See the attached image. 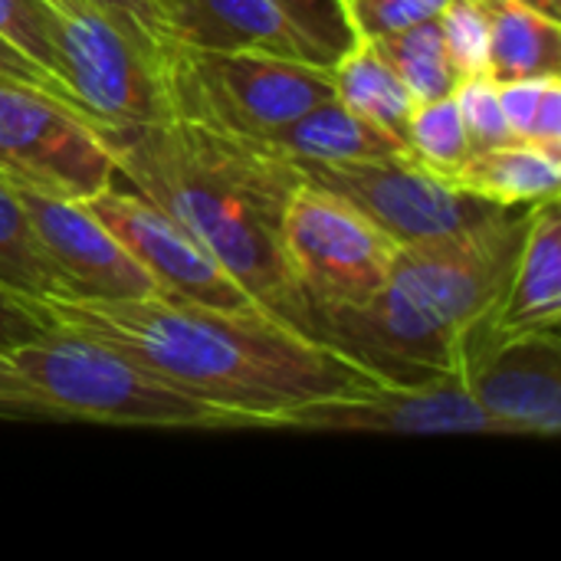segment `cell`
<instances>
[{"instance_id": "5", "label": "cell", "mask_w": 561, "mask_h": 561, "mask_svg": "<svg viewBox=\"0 0 561 561\" xmlns=\"http://www.w3.org/2000/svg\"><path fill=\"white\" fill-rule=\"evenodd\" d=\"M164 89L171 115L256 138L335 99L332 69L325 66L184 43H174L164 59Z\"/></svg>"}, {"instance_id": "4", "label": "cell", "mask_w": 561, "mask_h": 561, "mask_svg": "<svg viewBox=\"0 0 561 561\" xmlns=\"http://www.w3.org/2000/svg\"><path fill=\"white\" fill-rule=\"evenodd\" d=\"M46 401L53 421H92L125 427H247L237 414L210 408L122 352L69 329H53L3 355Z\"/></svg>"}, {"instance_id": "3", "label": "cell", "mask_w": 561, "mask_h": 561, "mask_svg": "<svg viewBox=\"0 0 561 561\" xmlns=\"http://www.w3.org/2000/svg\"><path fill=\"white\" fill-rule=\"evenodd\" d=\"M529 217L533 207H513L467 233L401 247L368 302L312 312L306 332L381 385L457 371L460 335L500 306Z\"/></svg>"}, {"instance_id": "1", "label": "cell", "mask_w": 561, "mask_h": 561, "mask_svg": "<svg viewBox=\"0 0 561 561\" xmlns=\"http://www.w3.org/2000/svg\"><path fill=\"white\" fill-rule=\"evenodd\" d=\"M56 329L95 339L178 391L237 414L247 427L375 378L355 362L266 309H220L171 296L39 299Z\"/></svg>"}, {"instance_id": "14", "label": "cell", "mask_w": 561, "mask_h": 561, "mask_svg": "<svg viewBox=\"0 0 561 561\" xmlns=\"http://www.w3.org/2000/svg\"><path fill=\"white\" fill-rule=\"evenodd\" d=\"M496 335L559 332L561 325V214L559 197L533 204V217L500 306L490 316Z\"/></svg>"}, {"instance_id": "19", "label": "cell", "mask_w": 561, "mask_h": 561, "mask_svg": "<svg viewBox=\"0 0 561 561\" xmlns=\"http://www.w3.org/2000/svg\"><path fill=\"white\" fill-rule=\"evenodd\" d=\"M490 20V76L496 82L526 76H559V20L523 0H480Z\"/></svg>"}, {"instance_id": "35", "label": "cell", "mask_w": 561, "mask_h": 561, "mask_svg": "<svg viewBox=\"0 0 561 561\" xmlns=\"http://www.w3.org/2000/svg\"><path fill=\"white\" fill-rule=\"evenodd\" d=\"M523 3L533 7V10H539V13H546V16H552V20L561 16V0H523Z\"/></svg>"}, {"instance_id": "2", "label": "cell", "mask_w": 561, "mask_h": 561, "mask_svg": "<svg viewBox=\"0 0 561 561\" xmlns=\"http://www.w3.org/2000/svg\"><path fill=\"white\" fill-rule=\"evenodd\" d=\"M135 194L181 224L266 312L306 332V302L279 247V220L306 181L266 138L168 115L99 128ZM309 335V332H306Z\"/></svg>"}, {"instance_id": "17", "label": "cell", "mask_w": 561, "mask_h": 561, "mask_svg": "<svg viewBox=\"0 0 561 561\" xmlns=\"http://www.w3.org/2000/svg\"><path fill=\"white\" fill-rule=\"evenodd\" d=\"M447 178L500 207H533L559 197L561 151L513 138L496 148L470 151L467 161Z\"/></svg>"}, {"instance_id": "18", "label": "cell", "mask_w": 561, "mask_h": 561, "mask_svg": "<svg viewBox=\"0 0 561 561\" xmlns=\"http://www.w3.org/2000/svg\"><path fill=\"white\" fill-rule=\"evenodd\" d=\"M335 99L348 105L355 115L368 118L391 138H398L408 148V125L414 112V95L381 53L375 39L358 36L332 66Z\"/></svg>"}, {"instance_id": "7", "label": "cell", "mask_w": 561, "mask_h": 561, "mask_svg": "<svg viewBox=\"0 0 561 561\" xmlns=\"http://www.w3.org/2000/svg\"><path fill=\"white\" fill-rule=\"evenodd\" d=\"M46 13L59 76L99 128L171 115L161 69L95 0H36Z\"/></svg>"}, {"instance_id": "15", "label": "cell", "mask_w": 561, "mask_h": 561, "mask_svg": "<svg viewBox=\"0 0 561 561\" xmlns=\"http://www.w3.org/2000/svg\"><path fill=\"white\" fill-rule=\"evenodd\" d=\"M174 39L201 49H253L325 66L276 0H201Z\"/></svg>"}, {"instance_id": "28", "label": "cell", "mask_w": 561, "mask_h": 561, "mask_svg": "<svg viewBox=\"0 0 561 561\" xmlns=\"http://www.w3.org/2000/svg\"><path fill=\"white\" fill-rule=\"evenodd\" d=\"M0 36H7L33 62H39L56 79H62L59 59L53 49V36H49V23H46V13L36 0H0Z\"/></svg>"}, {"instance_id": "12", "label": "cell", "mask_w": 561, "mask_h": 561, "mask_svg": "<svg viewBox=\"0 0 561 561\" xmlns=\"http://www.w3.org/2000/svg\"><path fill=\"white\" fill-rule=\"evenodd\" d=\"M82 204L158 279L164 296L220 309H263L181 224L141 194L112 184Z\"/></svg>"}, {"instance_id": "9", "label": "cell", "mask_w": 561, "mask_h": 561, "mask_svg": "<svg viewBox=\"0 0 561 561\" xmlns=\"http://www.w3.org/2000/svg\"><path fill=\"white\" fill-rule=\"evenodd\" d=\"M0 178L89 201L112 187L115 158L92 118L46 92L0 82Z\"/></svg>"}, {"instance_id": "8", "label": "cell", "mask_w": 561, "mask_h": 561, "mask_svg": "<svg viewBox=\"0 0 561 561\" xmlns=\"http://www.w3.org/2000/svg\"><path fill=\"white\" fill-rule=\"evenodd\" d=\"M299 171L309 184L355 204L401 247L467 233L513 210L457 187L447 174L431 171L414 154L299 164Z\"/></svg>"}, {"instance_id": "25", "label": "cell", "mask_w": 561, "mask_h": 561, "mask_svg": "<svg viewBox=\"0 0 561 561\" xmlns=\"http://www.w3.org/2000/svg\"><path fill=\"white\" fill-rule=\"evenodd\" d=\"M454 102L460 108L470 148H496L513 141V131L506 125L503 105H500V82L493 76H467L454 89Z\"/></svg>"}, {"instance_id": "20", "label": "cell", "mask_w": 561, "mask_h": 561, "mask_svg": "<svg viewBox=\"0 0 561 561\" xmlns=\"http://www.w3.org/2000/svg\"><path fill=\"white\" fill-rule=\"evenodd\" d=\"M0 286L30 299L72 293L66 276L43 253L20 201L3 181H0Z\"/></svg>"}, {"instance_id": "26", "label": "cell", "mask_w": 561, "mask_h": 561, "mask_svg": "<svg viewBox=\"0 0 561 561\" xmlns=\"http://www.w3.org/2000/svg\"><path fill=\"white\" fill-rule=\"evenodd\" d=\"M355 36L381 39L440 16L447 0H342Z\"/></svg>"}, {"instance_id": "16", "label": "cell", "mask_w": 561, "mask_h": 561, "mask_svg": "<svg viewBox=\"0 0 561 561\" xmlns=\"http://www.w3.org/2000/svg\"><path fill=\"white\" fill-rule=\"evenodd\" d=\"M296 164H342V161H375L391 154H411L398 138L355 115L339 99L319 102L299 118L263 135Z\"/></svg>"}, {"instance_id": "24", "label": "cell", "mask_w": 561, "mask_h": 561, "mask_svg": "<svg viewBox=\"0 0 561 561\" xmlns=\"http://www.w3.org/2000/svg\"><path fill=\"white\" fill-rule=\"evenodd\" d=\"M276 7L289 16V23L329 69L358 39L342 0H276Z\"/></svg>"}, {"instance_id": "23", "label": "cell", "mask_w": 561, "mask_h": 561, "mask_svg": "<svg viewBox=\"0 0 561 561\" xmlns=\"http://www.w3.org/2000/svg\"><path fill=\"white\" fill-rule=\"evenodd\" d=\"M437 23L457 76H490V20L480 0H447Z\"/></svg>"}, {"instance_id": "13", "label": "cell", "mask_w": 561, "mask_h": 561, "mask_svg": "<svg viewBox=\"0 0 561 561\" xmlns=\"http://www.w3.org/2000/svg\"><path fill=\"white\" fill-rule=\"evenodd\" d=\"M20 201L43 253L66 276L76 296L148 299L164 296L158 279L118 243V237L82 204L23 181L0 178Z\"/></svg>"}, {"instance_id": "11", "label": "cell", "mask_w": 561, "mask_h": 561, "mask_svg": "<svg viewBox=\"0 0 561 561\" xmlns=\"http://www.w3.org/2000/svg\"><path fill=\"white\" fill-rule=\"evenodd\" d=\"M276 427L342 434H496L510 437L457 371L427 385H362L286 411Z\"/></svg>"}, {"instance_id": "6", "label": "cell", "mask_w": 561, "mask_h": 561, "mask_svg": "<svg viewBox=\"0 0 561 561\" xmlns=\"http://www.w3.org/2000/svg\"><path fill=\"white\" fill-rule=\"evenodd\" d=\"M279 247L293 286L312 312L362 306L388 279L401 250L345 197L302 181L279 220Z\"/></svg>"}, {"instance_id": "21", "label": "cell", "mask_w": 561, "mask_h": 561, "mask_svg": "<svg viewBox=\"0 0 561 561\" xmlns=\"http://www.w3.org/2000/svg\"><path fill=\"white\" fill-rule=\"evenodd\" d=\"M375 43L381 46V53L388 56V62L394 66V72L401 76V82L408 85L414 102H431V99L454 95L460 76L450 66L437 16L424 20L417 26H408L401 33L381 36Z\"/></svg>"}, {"instance_id": "34", "label": "cell", "mask_w": 561, "mask_h": 561, "mask_svg": "<svg viewBox=\"0 0 561 561\" xmlns=\"http://www.w3.org/2000/svg\"><path fill=\"white\" fill-rule=\"evenodd\" d=\"M197 3L201 0H158V7L164 10V16H168V26H171V33L178 36V30L187 23V16L197 10ZM178 43V39H174Z\"/></svg>"}, {"instance_id": "27", "label": "cell", "mask_w": 561, "mask_h": 561, "mask_svg": "<svg viewBox=\"0 0 561 561\" xmlns=\"http://www.w3.org/2000/svg\"><path fill=\"white\" fill-rule=\"evenodd\" d=\"M95 3L151 56V62L164 76V59L174 49V33L158 0H95Z\"/></svg>"}, {"instance_id": "30", "label": "cell", "mask_w": 561, "mask_h": 561, "mask_svg": "<svg viewBox=\"0 0 561 561\" xmlns=\"http://www.w3.org/2000/svg\"><path fill=\"white\" fill-rule=\"evenodd\" d=\"M0 82H13V85H26V89H36V92H46L53 99H59L62 105L76 108L79 115L92 118L85 112V105L79 102V95L62 82L56 79L49 69H43L39 62H33L23 49H16L7 36H0ZM95 122V118H92Z\"/></svg>"}, {"instance_id": "32", "label": "cell", "mask_w": 561, "mask_h": 561, "mask_svg": "<svg viewBox=\"0 0 561 561\" xmlns=\"http://www.w3.org/2000/svg\"><path fill=\"white\" fill-rule=\"evenodd\" d=\"M0 417L7 421H53L46 401L13 371L7 358H0Z\"/></svg>"}, {"instance_id": "29", "label": "cell", "mask_w": 561, "mask_h": 561, "mask_svg": "<svg viewBox=\"0 0 561 561\" xmlns=\"http://www.w3.org/2000/svg\"><path fill=\"white\" fill-rule=\"evenodd\" d=\"M53 329H56V322L49 319V312L39 299L20 296V293L0 286V358L10 348H20Z\"/></svg>"}, {"instance_id": "10", "label": "cell", "mask_w": 561, "mask_h": 561, "mask_svg": "<svg viewBox=\"0 0 561 561\" xmlns=\"http://www.w3.org/2000/svg\"><path fill=\"white\" fill-rule=\"evenodd\" d=\"M490 316L460 335L457 375L463 378L473 401L493 421H500L510 437H559V332L496 335Z\"/></svg>"}, {"instance_id": "22", "label": "cell", "mask_w": 561, "mask_h": 561, "mask_svg": "<svg viewBox=\"0 0 561 561\" xmlns=\"http://www.w3.org/2000/svg\"><path fill=\"white\" fill-rule=\"evenodd\" d=\"M408 151L437 174H454L467 161L473 148L454 95L414 105L408 125Z\"/></svg>"}, {"instance_id": "33", "label": "cell", "mask_w": 561, "mask_h": 561, "mask_svg": "<svg viewBox=\"0 0 561 561\" xmlns=\"http://www.w3.org/2000/svg\"><path fill=\"white\" fill-rule=\"evenodd\" d=\"M529 141L542 145V148H552L561 151V79L559 76H549L546 82V92L539 99V108H536V118H533V135Z\"/></svg>"}, {"instance_id": "31", "label": "cell", "mask_w": 561, "mask_h": 561, "mask_svg": "<svg viewBox=\"0 0 561 561\" xmlns=\"http://www.w3.org/2000/svg\"><path fill=\"white\" fill-rule=\"evenodd\" d=\"M549 76H526V79H506L500 82V105L506 115V125L516 141H529L533 135V118L539 108V99L546 92Z\"/></svg>"}]
</instances>
